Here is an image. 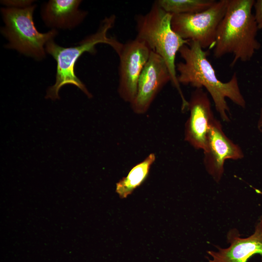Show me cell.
<instances>
[{"mask_svg":"<svg viewBox=\"0 0 262 262\" xmlns=\"http://www.w3.org/2000/svg\"><path fill=\"white\" fill-rule=\"evenodd\" d=\"M188 102L190 115L185 124L184 140L196 149L203 150L211 123L215 118L211 102L203 88H195Z\"/></svg>","mask_w":262,"mask_h":262,"instance_id":"10","label":"cell"},{"mask_svg":"<svg viewBox=\"0 0 262 262\" xmlns=\"http://www.w3.org/2000/svg\"><path fill=\"white\" fill-rule=\"evenodd\" d=\"M257 128L259 131L262 133V106L260 109L259 116L257 122Z\"/></svg>","mask_w":262,"mask_h":262,"instance_id":"16","label":"cell"},{"mask_svg":"<svg viewBox=\"0 0 262 262\" xmlns=\"http://www.w3.org/2000/svg\"><path fill=\"white\" fill-rule=\"evenodd\" d=\"M155 159L154 153L149 154L144 160L132 167L127 175L116 183L115 192L120 198H127L143 183Z\"/></svg>","mask_w":262,"mask_h":262,"instance_id":"13","label":"cell"},{"mask_svg":"<svg viewBox=\"0 0 262 262\" xmlns=\"http://www.w3.org/2000/svg\"><path fill=\"white\" fill-rule=\"evenodd\" d=\"M203 151L205 170L217 183L223 177L227 160H239L244 157L241 147L228 137L221 122L215 118L211 123L206 147Z\"/></svg>","mask_w":262,"mask_h":262,"instance_id":"8","label":"cell"},{"mask_svg":"<svg viewBox=\"0 0 262 262\" xmlns=\"http://www.w3.org/2000/svg\"><path fill=\"white\" fill-rule=\"evenodd\" d=\"M179 52L183 59V61L176 64L180 84L190 85L195 88H205L223 121L228 122L230 120V110L227 98L240 107H246V101L240 90L236 72L227 82L218 79L207 58L208 52L197 42L189 41L180 49Z\"/></svg>","mask_w":262,"mask_h":262,"instance_id":"1","label":"cell"},{"mask_svg":"<svg viewBox=\"0 0 262 262\" xmlns=\"http://www.w3.org/2000/svg\"><path fill=\"white\" fill-rule=\"evenodd\" d=\"M28 1L16 6L1 9L5 25L1 33L8 40L5 48L15 49L19 53L37 60L46 56L45 46L53 40L58 32L55 29L41 33L35 26L33 14L36 5Z\"/></svg>","mask_w":262,"mask_h":262,"instance_id":"5","label":"cell"},{"mask_svg":"<svg viewBox=\"0 0 262 262\" xmlns=\"http://www.w3.org/2000/svg\"><path fill=\"white\" fill-rule=\"evenodd\" d=\"M148 46L135 37L124 43L119 54L118 86L120 98L131 104L134 99L140 74L151 52Z\"/></svg>","mask_w":262,"mask_h":262,"instance_id":"7","label":"cell"},{"mask_svg":"<svg viewBox=\"0 0 262 262\" xmlns=\"http://www.w3.org/2000/svg\"><path fill=\"white\" fill-rule=\"evenodd\" d=\"M116 18L115 15L105 17L96 33L85 37L75 46L63 47L55 43L53 40L46 44V52L51 55L57 63L55 82L48 88L45 96L46 99H59V91L62 86L66 84L76 86L88 98H92V94L76 75L75 65L84 53L95 54L97 52L95 46L100 43L109 45L117 55L119 54L123 44L115 38L108 35L109 31L115 25Z\"/></svg>","mask_w":262,"mask_h":262,"instance_id":"3","label":"cell"},{"mask_svg":"<svg viewBox=\"0 0 262 262\" xmlns=\"http://www.w3.org/2000/svg\"><path fill=\"white\" fill-rule=\"evenodd\" d=\"M172 14L165 12L154 1L146 14L136 16V37L144 42L150 50L160 55L169 70L173 86L181 99L182 111L186 110L185 99L177 78L176 57L180 49L189 41L180 37L171 26Z\"/></svg>","mask_w":262,"mask_h":262,"instance_id":"4","label":"cell"},{"mask_svg":"<svg viewBox=\"0 0 262 262\" xmlns=\"http://www.w3.org/2000/svg\"><path fill=\"white\" fill-rule=\"evenodd\" d=\"M158 4L172 15L192 14L203 11L215 2L214 0H158Z\"/></svg>","mask_w":262,"mask_h":262,"instance_id":"14","label":"cell"},{"mask_svg":"<svg viewBox=\"0 0 262 262\" xmlns=\"http://www.w3.org/2000/svg\"><path fill=\"white\" fill-rule=\"evenodd\" d=\"M254 16L259 30L262 29V0H255Z\"/></svg>","mask_w":262,"mask_h":262,"instance_id":"15","label":"cell"},{"mask_svg":"<svg viewBox=\"0 0 262 262\" xmlns=\"http://www.w3.org/2000/svg\"><path fill=\"white\" fill-rule=\"evenodd\" d=\"M171 81L164 60L151 51L139 77L135 97L130 104L133 112L138 115L146 113L158 94Z\"/></svg>","mask_w":262,"mask_h":262,"instance_id":"9","label":"cell"},{"mask_svg":"<svg viewBox=\"0 0 262 262\" xmlns=\"http://www.w3.org/2000/svg\"><path fill=\"white\" fill-rule=\"evenodd\" d=\"M79 0H50L41 10L45 25L52 29L71 30L79 25L87 12L79 9Z\"/></svg>","mask_w":262,"mask_h":262,"instance_id":"12","label":"cell"},{"mask_svg":"<svg viewBox=\"0 0 262 262\" xmlns=\"http://www.w3.org/2000/svg\"><path fill=\"white\" fill-rule=\"evenodd\" d=\"M227 241L230 244L226 248L216 246L218 251H208L212 259L208 262H246L253 255H262V216L255 226L253 234L242 238L236 229H230L227 234Z\"/></svg>","mask_w":262,"mask_h":262,"instance_id":"11","label":"cell"},{"mask_svg":"<svg viewBox=\"0 0 262 262\" xmlns=\"http://www.w3.org/2000/svg\"><path fill=\"white\" fill-rule=\"evenodd\" d=\"M254 0H229L226 13L217 29L213 56L219 58L231 54L230 64L250 61L261 44L257 39L259 30L252 13Z\"/></svg>","mask_w":262,"mask_h":262,"instance_id":"2","label":"cell"},{"mask_svg":"<svg viewBox=\"0 0 262 262\" xmlns=\"http://www.w3.org/2000/svg\"><path fill=\"white\" fill-rule=\"evenodd\" d=\"M229 0H220L198 13L172 15L173 30L182 39L197 42L203 49L213 48L218 27Z\"/></svg>","mask_w":262,"mask_h":262,"instance_id":"6","label":"cell"}]
</instances>
